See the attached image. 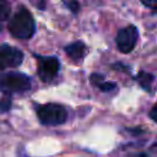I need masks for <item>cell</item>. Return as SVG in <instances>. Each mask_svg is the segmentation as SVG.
Listing matches in <instances>:
<instances>
[{"mask_svg":"<svg viewBox=\"0 0 157 157\" xmlns=\"http://www.w3.org/2000/svg\"><path fill=\"white\" fill-rule=\"evenodd\" d=\"M65 52L71 59L78 60V59L83 58V55L86 53V47L82 42H74L65 47Z\"/></svg>","mask_w":157,"mask_h":157,"instance_id":"52a82bcc","label":"cell"},{"mask_svg":"<svg viewBox=\"0 0 157 157\" xmlns=\"http://www.w3.org/2000/svg\"><path fill=\"white\" fill-rule=\"evenodd\" d=\"M10 107H11V99L9 97H4L2 99H0V113L7 112Z\"/></svg>","mask_w":157,"mask_h":157,"instance_id":"30bf717a","label":"cell"},{"mask_svg":"<svg viewBox=\"0 0 157 157\" xmlns=\"http://www.w3.org/2000/svg\"><path fill=\"white\" fill-rule=\"evenodd\" d=\"M31 78L22 72L11 71L0 75V90L6 94L26 92L31 88Z\"/></svg>","mask_w":157,"mask_h":157,"instance_id":"7a4b0ae2","label":"cell"},{"mask_svg":"<svg viewBox=\"0 0 157 157\" xmlns=\"http://www.w3.org/2000/svg\"><path fill=\"white\" fill-rule=\"evenodd\" d=\"M98 88H101V90L104 91V92L112 91V90L115 88V83H113V82H102V83L98 86Z\"/></svg>","mask_w":157,"mask_h":157,"instance_id":"8fae6325","label":"cell"},{"mask_svg":"<svg viewBox=\"0 0 157 157\" xmlns=\"http://www.w3.org/2000/svg\"><path fill=\"white\" fill-rule=\"evenodd\" d=\"M23 60V53L9 44L0 45V71L10 67H17Z\"/></svg>","mask_w":157,"mask_h":157,"instance_id":"277c9868","label":"cell"},{"mask_svg":"<svg viewBox=\"0 0 157 157\" xmlns=\"http://www.w3.org/2000/svg\"><path fill=\"white\" fill-rule=\"evenodd\" d=\"M141 2L153 10H157V0H141Z\"/></svg>","mask_w":157,"mask_h":157,"instance_id":"4fadbf2b","label":"cell"},{"mask_svg":"<svg viewBox=\"0 0 157 157\" xmlns=\"http://www.w3.org/2000/svg\"><path fill=\"white\" fill-rule=\"evenodd\" d=\"M91 81H92V83L93 85H96L97 87L103 82V76L102 75H96V74H93L92 76H91Z\"/></svg>","mask_w":157,"mask_h":157,"instance_id":"7c38bea8","label":"cell"},{"mask_svg":"<svg viewBox=\"0 0 157 157\" xmlns=\"http://www.w3.org/2000/svg\"><path fill=\"white\" fill-rule=\"evenodd\" d=\"M152 81H153V76L151 74H147V72H144V71H140L139 72V75H137V82L145 90H150Z\"/></svg>","mask_w":157,"mask_h":157,"instance_id":"ba28073f","label":"cell"},{"mask_svg":"<svg viewBox=\"0 0 157 157\" xmlns=\"http://www.w3.org/2000/svg\"><path fill=\"white\" fill-rule=\"evenodd\" d=\"M150 117H151V119L153 120V121H156L157 123V103L152 107V109L150 110Z\"/></svg>","mask_w":157,"mask_h":157,"instance_id":"5bb4252c","label":"cell"},{"mask_svg":"<svg viewBox=\"0 0 157 157\" xmlns=\"http://www.w3.org/2000/svg\"><path fill=\"white\" fill-rule=\"evenodd\" d=\"M137 28L135 26H128L121 28L117 34V47L121 53H130L137 42Z\"/></svg>","mask_w":157,"mask_h":157,"instance_id":"5b68a950","label":"cell"},{"mask_svg":"<svg viewBox=\"0 0 157 157\" xmlns=\"http://www.w3.org/2000/svg\"><path fill=\"white\" fill-rule=\"evenodd\" d=\"M11 11L10 4L6 0H0V21H4L9 17Z\"/></svg>","mask_w":157,"mask_h":157,"instance_id":"9c48e42d","label":"cell"},{"mask_svg":"<svg viewBox=\"0 0 157 157\" xmlns=\"http://www.w3.org/2000/svg\"><path fill=\"white\" fill-rule=\"evenodd\" d=\"M7 28L15 38L28 39L34 33L36 23L32 13L26 7H21L9 21Z\"/></svg>","mask_w":157,"mask_h":157,"instance_id":"6da1fadb","label":"cell"},{"mask_svg":"<svg viewBox=\"0 0 157 157\" xmlns=\"http://www.w3.org/2000/svg\"><path fill=\"white\" fill-rule=\"evenodd\" d=\"M37 115L42 124L54 126V125L63 124L66 120L67 113L63 105L55 104V103H48V104L40 105L37 109Z\"/></svg>","mask_w":157,"mask_h":157,"instance_id":"3957f363","label":"cell"},{"mask_svg":"<svg viewBox=\"0 0 157 157\" xmlns=\"http://www.w3.org/2000/svg\"><path fill=\"white\" fill-rule=\"evenodd\" d=\"M0 31H1V27H0Z\"/></svg>","mask_w":157,"mask_h":157,"instance_id":"9a60e30c","label":"cell"},{"mask_svg":"<svg viewBox=\"0 0 157 157\" xmlns=\"http://www.w3.org/2000/svg\"><path fill=\"white\" fill-rule=\"evenodd\" d=\"M59 71V61L55 56H38V76L42 81L48 82Z\"/></svg>","mask_w":157,"mask_h":157,"instance_id":"8992f818","label":"cell"}]
</instances>
